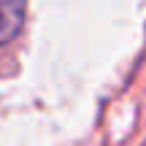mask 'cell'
Returning <instances> with one entry per match:
<instances>
[{
	"instance_id": "cell-1",
	"label": "cell",
	"mask_w": 146,
	"mask_h": 146,
	"mask_svg": "<svg viewBox=\"0 0 146 146\" xmlns=\"http://www.w3.org/2000/svg\"><path fill=\"white\" fill-rule=\"evenodd\" d=\"M27 0H0V46L14 41L25 25Z\"/></svg>"
}]
</instances>
